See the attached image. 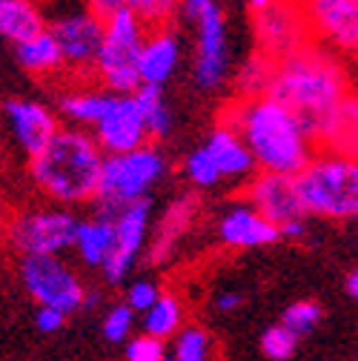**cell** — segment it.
Wrapping results in <instances>:
<instances>
[{
  "instance_id": "obj_2",
  "label": "cell",
  "mask_w": 358,
  "mask_h": 361,
  "mask_svg": "<svg viewBox=\"0 0 358 361\" xmlns=\"http://www.w3.org/2000/svg\"><path fill=\"white\" fill-rule=\"evenodd\" d=\"M221 123L238 132L247 152L252 155L255 172L295 178L316 155V144L304 121L270 95H238L227 106V118Z\"/></svg>"
},
{
  "instance_id": "obj_41",
  "label": "cell",
  "mask_w": 358,
  "mask_h": 361,
  "mask_svg": "<svg viewBox=\"0 0 358 361\" xmlns=\"http://www.w3.org/2000/svg\"><path fill=\"white\" fill-rule=\"evenodd\" d=\"M276 4H281V0H249V6H252V12H261V9H270V6H276Z\"/></svg>"
},
{
  "instance_id": "obj_10",
  "label": "cell",
  "mask_w": 358,
  "mask_h": 361,
  "mask_svg": "<svg viewBox=\"0 0 358 361\" xmlns=\"http://www.w3.org/2000/svg\"><path fill=\"white\" fill-rule=\"evenodd\" d=\"M47 29L61 49L66 75H72V80H92L95 58L104 37V23L86 9H78L47 18Z\"/></svg>"
},
{
  "instance_id": "obj_23",
  "label": "cell",
  "mask_w": 358,
  "mask_h": 361,
  "mask_svg": "<svg viewBox=\"0 0 358 361\" xmlns=\"http://www.w3.org/2000/svg\"><path fill=\"white\" fill-rule=\"evenodd\" d=\"M47 29V12L37 0H0V37L12 47Z\"/></svg>"
},
{
  "instance_id": "obj_9",
  "label": "cell",
  "mask_w": 358,
  "mask_h": 361,
  "mask_svg": "<svg viewBox=\"0 0 358 361\" xmlns=\"http://www.w3.org/2000/svg\"><path fill=\"white\" fill-rule=\"evenodd\" d=\"M309 43L344 58L358 49V0H295Z\"/></svg>"
},
{
  "instance_id": "obj_7",
  "label": "cell",
  "mask_w": 358,
  "mask_h": 361,
  "mask_svg": "<svg viewBox=\"0 0 358 361\" xmlns=\"http://www.w3.org/2000/svg\"><path fill=\"white\" fill-rule=\"evenodd\" d=\"M78 215L55 204H32L15 209L4 221V238L20 258L35 255H63L72 250Z\"/></svg>"
},
{
  "instance_id": "obj_35",
  "label": "cell",
  "mask_w": 358,
  "mask_h": 361,
  "mask_svg": "<svg viewBox=\"0 0 358 361\" xmlns=\"http://www.w3.org/2000/svg\"><path fill=\"white\" fill-rule=\"evenodd\" d=\"M166 355V344L152 336H132L123 347V361H161Z\"/></svg>"
},
{
  "instance_id": "obj_37",
  "label": "cell",
  "mask_w": 358,
  "mask_h": 361,
  "mask_svg": "<svg viewBox=\"0 0 358 361\" xmlns=\"http://www.w3.org/2000/svg\"><path fill=\"white\" fill-rule=\"evenodd\" d=\"M83 9H86L89 15H95V18L104 23V20H109L112 15H118V12L126 9V0H83Z\"/></svg>"
},
{
  "instance_id": "obj_19",
  "label": "cell",
  "mask_w": 358,
  "mask_h": 361,
  "mask_svg": "<svg viewBox=\"0 0 358 361\" xmlns=\"http://www.w3.org/2000/svg\"><path fill=\"white\" fill-rule=\"evenodd\" d=\"M109 101H112V92H106L95 80H72L69 86L61 89L55 112L58 118L66 121V126L92 132V126L104 118Z\"/></svg>"
},
{
  "instance_id": "obj_16",
  "label": "cell",
  "mask_w": 358,
  "mask_h": 361,
  "mask_svg": "<svg viewBox=\"0 0 358 361\" xmlns=\"http://www.w3.org/2000/svg\"><path fill=\"white\" fill-rule=\"evenodd\" d=\"M198 43H195V80L201 89H218L227 80L230 55H227V23L223 12L212 4L195 18Z\"/></svg>"
},
{
  "instance_id": "obj_24",
  "label": "cell",
  "mask_w": 358,
  "mask_h": 361,
  "mask_svg": "<svg viewBox=\"0 0 358 361\" xmlns=\"http://www.w3.org/2000/svg\"><path fill=\"white\" fill-rule=\"evenodd\" d=\"M15 58L23 66V72L35 75V78H55V75H66L63 69V58L55 37L49 35V29L37 32L35 37L23 40L15 47Z\"/></svg>"
},
{
  "instance_id": "obj_31",
  "label": "cell",
  "mask_w": 358,
  "mask_h": 361,
  "mask_svg": "<svg viewBox=\"0 0 358 361\" xmlns=\"http://www.w3.org/2000/svg\"><path fill=\"white\" fill-rule=\"evenodd\" d=\"M184 175H187V180H190L195 190H215V187L221 184V175H218V169H215V164L209 161V155H206L204 147H198V149H192V152L187 155V161H184Z\"/></svg>"
},
{
  "instance_id": "obj_42",
  "label": "cell",
  "mask_w": 358,
  "mask_h": 361,
  "mask_svg": "<svg viewBox=\"0 0 358 361\" xmlns=\"http://www.w3.org/2000/svg\"><path fill=\"white\" fill-rule=\"evenodd\" d=\"M161 361H175V358H169V355H163V358H161Z\"/></svg>"
},
{
  "instance_id": "obj_34",
  "label": "cell",
  "mask_w": 358,
  "mask_h": 361,
  "mask_svg": "<svg viewBox=\"0 0 358 361\" xmlns=\"http://www.w3.org/2000/svg\"><path fill=\"white\" fill-rule=\"evenodd\" d=\"M270 69H273V61L255 52L241 72V95H264L266 80H270Z\"/></svg>"
},
{
  "instance_id": "obj_38",
  "label": "cell",
  "mask_w": 358,
  "mask_h": 361,
  "mask_svg": "<svg viewBox=\"0 0 358 361\" xmlns=\"http://www.w3.org/2000/svg\"><path fill=\"white\" fill-rule=\"evenodd\" d=\"M241 304H244V293H238V290H223L215 298V310L218 312H235Z\"/></svg>"
},
{
  "instance_id": "obj_11",
  "label": "cell",
  "mask_w": 358,
  "mask_h": 361,
  "mask_svg": "<svg viewBox=\"0 0 358 361\" xmlns=\"http://www.w3.org/2000/svg\"><path fill=\"white\" fill-rule=\"evenodd\" d=\"M112 218H115V241L101 269H104V281L118 287L132 276V269L138 267V261L147 252L149 233H152V204L149 201L129 204L118 209Z\"/></svg>"
},
{
  "instance_id": "obj_1",
  "label": "cell",
  "mask_w": 358,
  "mask_h": 361,
  "mask_svg": "<svg viewBox=\"0 0 358 361\" xmlns=\"http://www.w3.org/2000/svg\"><path fill=\"white\" fill-rule=\"evenodd\" d=\"M264 95L298 115L316 149L355 155V95L344 58L307 43L273 61Z\"/></svg>"
},
{
  "instance_id": "obj_28",
  "label": "cell",
  "mask_w": 358,
  "mask_h": 361,
  "mask_svg": "<svg viewBox=\"0 0 358 361\" xmlns=\"http://www.w3.org/2000/svg\"><path fill=\"white\" fill-rule=\"evenodd\" d=\"M324 319V307L319 301H312V298H304V301H292L284 315H281V327H287L298 341L304 336H309L312 330H316Z\"/></svg>"
},
{
  "instance_id": "obj_13",
  "label": "cell",
  "mask_w": 358,
  "mask_h": 361,
  "mask_svg": "<svg viewBox=\"0 0 358 361\" xmlns=\"http://www.w3.org/2000/svg\"><path fill=\"white\" fill-rule=\"evenodd\" d=\"M0 112H4V123L12 135L15 147L26 158H35L61 129L58 112L49 104H40L32 98H6L0 104Z\"/></svg>"
},
{
  "instance_id": "obj_39",
  "label": "cell",
  "mask_w": 358,
  "mask_h": 361,
  "mask_svg": "<svg viewBox=\"0 0 358 361\" xmlns=\"http://www.w3.org/2000/svg\"><path fill=\"white\" fill-rule=\"evenodd\" d=\"M212 6V0H178V12H184L187 18H198L201 12H206Z\"/></svg>"
},
{
  "instance_id": "obj_12",
  "label": "cell",
  "mask_w": 358,
  "mask_h": 361,
  "mask_svg": "<svg viewBox=\"0 0 358 361\" xmlns=\"http://www.w3.org/2000/svg\"><path fill=\"white\" fill-rule=\"evenodd\" d=\"M104 155H123L149 144L144 112L135 95H112L104 118L89 132Z\"/></svg>"
},
{
  "instance_id": "obj_26",
  "label": "cell",
  "mask_w": 358,
  "mask_h": 361,
  "mask_svg": "<svg viewBox=\"0 0 358 361\" xmlns=\"http://www.w3.org/2000/svg\"><path fill=\"white\" fill-rule=\"evenodd\" d=\"M135 101L144 112V123H147V135H149V144L152 141H166L172 129H175V115L163 98L161 89H147L141 86L135 92Z\"/></svg>"
},
{
  "instance_id": "obj_29",
  "label": "cell",
  "mask_w": 358,
  "mask_h": 361,
  "mask_svg": "<svg viewBox=\"0 0 358 361\" xmlns=\"http://www.w3.org/2000/svg\"><path fill=\"white\" fill-rule=\"evenodd\" d=\"M126 9L138 20H144L147 29H161L175 20L178 0H126Z\"/></svg>"
},
{
  "instance_id": "obj_36",
  "label": "cell",
  "mask_w": 358,
  "mask_h": 361,
  "mask_svg": "<svg viewBox=\"0 0 358 361\" xmlns=\"http://www.w3.org/2000/svg\"><path fill=\"white\" fill-rule=\"evenodd\" d=\"M35 324H37L40 333H58V330H63V324H66V315H63L61 310H52V307H37Z\"/></svg>"
},
{
  "instance_id": "obj_3",
  "label": "cell",
  "mask_w": 358,
  "mask_h": 361,
  "mask_svg": "<svg viewBox=\"0 0 358 361\" xmlns=\"http://www.w3.org/2000/svg\"><path fill=\"white\" fill-rule=\"evenodd\" d=\"M104 152L83 129L61 126L55 138L29 158V178L47 204L72 209L95 204Z\"/></svg>"
},
{
  "instance_id": "obj_20",
  "label": "cell",
  "mask_w": 358,
  "mask_h": 361,
  "mask_svg": "<svg viewBox=\"0 0 358 361\" xmlns=\"http://www.w3.org/2000/svg\"><path fill=\"white\" fill-rule=\"evenodd\" d=\"M195 215H198V198H195L192 192L175 198V201L166 207V212H163V218H161V224H158V230L149 233V244H147V258H149V264H163V261L175 252L178 241H181V238L187 235V230L192 227Z\"/></svg>"
},
{
  "instance_id": "obj_40",
  "label": "cell",
  "mask_w": 358,
  "mask_h": 361,
  "mask_svg": "<svg viewBox=\"0 0 358 361\" xmlns=\"http://www.w3.org/2000/svg\"><path fill=\"white\" fill-rule=\"evenodd\" d=\"M344 290H347V295H350V298H355V295H358V273H355V269H350V273L344 276Z\"/></svg>"
},
{
  "instance_id": "obj_8",
  "label": "cell",
  "mask_w": 358,
  "mask_h": 361,
  "mask_svg": "<svg viewBox=\"0 0 358 361\" xmlns=\"http://www.w3.org/2000/svg\"><path fill=\"white\" fill-rule=\"evenodd\" d=\"M18 276L29 298L37 301V307H52V310H61L63 315H72L75 310L83 307L86 287L75 273V267L61 255L20 258Z\"/></svg>"
},
{
  "instance_id": "obj_33",
  "label": "cell",
  "mask_w": 358,
  "mask_h": 361,
  "mask_svg": "<svg viewBox=\"0 0 358 361\" xmlns=\"http://www.w3.org/2000/svg\"><path fill=\"white\" fill-rule=\"evenodd\" d=\"M161 293H163V287L158 281H152V279H132L126 284V301L123 304L135 315H141L161 298Z\"/></svg>"
},
{
  "instance_id": "obj_5",
  "label": "cell",
  "mask_w": 358,
  "mask_h": 361,
  "mask_svg": "<svg viewBox=\"0 0 358 361\" xmlns=\"http://www.w3.org/2000/svg\"><path fill=\"white\" fill-rule=\"evenodd\" d=\"M166 172H169V161L152 144L123 155H104L98 192H95L98 212L115 215L129 204L149 201V192L166 178Z\"/></svg>"
},
{
  "instance_id": "obj_15",
  "label": "cell",
  "mask_w": 358,
  "mask_h": 361,
  "mask_svg": "<svg viewBox=\"0 0 358 361\" xmlns=\"http://www.w3.org/2000/svg\"><path fill=\"white\" fill-rule=\"evenodd\" d=\"M241 198L278 230L287 227V224H292V221L307 218L304 209H301L292 178H287V175L255 172L244 184V195Z\"/></svg>"
},
{
  "instance_id": "obj_30",
  "label": "cell",
  "mask_w": 358,
  "mask_h": 361,
  "mask_svg": "<svg viewBox=\"0 0 358 361\" xmlns=\"http://www.w3.org/2000/svg\"><path fill=\"white\" fill-rule=\"evenodd\" d=\"M104 338L109 344H126L132 336H135V312H132L123 301L121 304H112L104 315Z\"/></svg>"
},
{
  "instance_id": "obj_22",
  "label": "cell",
  "mask_w": 358,
  "mask_h": 361,
  "mask_svg": "<svg viewBox=\"0 0 358 361\" xmlns=\"http://www.w3.org/2000/svg\"><path fill=\"white\" fill-rule=\"evenodd\" d=\"M115 241V218L106 212H95L89 218H78L72 250L86 267H104Z\"/></svg>"
},
{
  "instance_id": "obj_27",
  "label": "cell",
  "mask_w": 358,
  "mask_h": 361,
  "mask_svg": "<svg viewBox=\"0 0 358 361\" xmlns=\"http://www.w3.org/2000/svg\"><path fill=\"white\" fill-rule=\"evenodd\" d=\"M175 361H212L215 358V336L204 324H184L172 336V355Z\"/></svg>"
},
{
  "instance_id": "obj_14",
  "label": "cell",
  "mask_w": 358,
  "mask_h": 361,
  "mask_svg": "<svg viewBox=\"0 0 358 361\" xmlns=\"http://www.w3.org/2000/svg\"><path fill=\"white\" fill-rule=\"evenodd\" d=\"M255 35H258V55L270 61L287 58L309 43L295 0H281V4L270 9L255 12Z\"/></svg>"
},
{
  "instance_id": "obj_25",
  "label": "cell",
  "mask_w": 358,
  "mask_h": 361,
  "mask_svg": "<svg viewBox=\"0 0 358 361\" xmlns=\"http://www.w3.org/2000/svg\"><path fill=\"white\" fill-rule=\"evenodd\" d=\"M141 315H144V322H141L144 324V336H152V338H158L163 344L187 324V307H184V301L178 298L175 293H166V290Z\"/></svg>"
},
{
  "instance_id": "obj_4",
  "label": "cell",
  "mask_w": 358,
  "mask_h": 361,
  "mask_svg": "<svg viewBox=\"0 0 358 361\" xmlns=\"http://www.w3.org/2000/svg\"><path fill=\"white\" fill-rule=\"evenodd\" d=\"M307 218L350 221L358 212V164L355 155L316 149L307 166L292 178Z\"/></svg>"
},
{
  "instance_id": "obj_6",
  "label": "cell",
  "mask_w": 358,
  "mask_h": 361,
  "mask_svg": "<svg viewBox=\"0 0 358 361\" xmlns=\"http://www.w3.org/2000/svg\"><path fill=\"white\" fill-rule=\"evenodd\" d=\"M147 37V23L138 20L129 9L104 20V37L95 58L92 80L112 95H135L138 80V55Z\"/></svg>"
},
{
  "instance_id": "obj_21",
  "label": "cell",
  "mask_w": 358,
  "mask_h": 361,
  "mask_svg": "<svg viewBox=\"0 0 358 361\" xmlns=\"http://www.w3.org/2000/svg\"><path fill=\"white\" fill-rule=\"evenodd\" d=\"M201 147L206 149L209 161L215 164L221 180H249L255 175L252 155L247 152L244 141L238 138V132L233 126L218 123Z\"/></svg>"
},
{
  "instance_id": "obj_18",
  "label": "cell",
  "mask_w": 358,
  "mask_h": 361,
  "mask_svg": "<svg viewBox=\"0 0 358 361\" xmlns=\"http://www.w3.org/2000/svg\"><path fill=\"white\" fill-rule=\"evenodd\" d=\"M178 63H181V43L169 26L147 29L144 47L138 55V80L147 89H161L172 80Z\"/></svg>"
},
{
  "instance_id": "obj_17",
  "label": "cell",
  "mask_w": 358,
  "mask_h": 361,
  "mask_svg": "<svg viewBox=\"0 0 358 361\" xmlns=\"http://www.w3.org/2000/svg\"><path fill=\"white\" fill-rule=\"evenodd\" d=\"M218 238L230 250H258L281 241L278 227H273L261 212H255L244 198L233 201L218 218Z\"/></svg>"
},
{
  "instance_id": "obj_32",
  "label": "cell",
  "mask_w": 358,
  "mask_h": 361,
  "mask_svg": "<svg viewBox=\"0 0 358 361\" xmlns=\"http://www.w3.org/2000/svg\"><path fill=\"white\" fill-rule=\"evenodd\" d=\"M295 347H298V338L281 327V324H273L266 327L264 336H261V353L270 358V361H287L295 355Z\"/></svg>"
}]
</instances>
